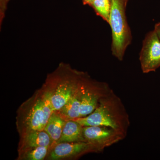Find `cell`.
<instances>
[{
    "label": "cell",
    "mask_w": 160,
    "mask_h": 160,
    "mask_svg": "<svg viewBox=\"0 0 160 160\" xmlns=\"http://www.w3.org/2000/svg\"><path fill=\"white\" fill-rule=\"evenodd\" d=\"M95 0H82L83 3L84 5H89L90 6Z\"/></svg>",
    "instance_id": "cell-17"
},
{
    "label": "cell",
    "mask_w": 160,
    "mask_h": 160,
    "mask_svg": "<svg viewBox=\"0 0 160 160\" xmlns=\"http://www.w3.org/2000/svg\"><path fill=\"white\" fill-rule=\"evenodd\" d=\"M111 90L108 84L93 79L88 73L83 86L79 118L85 117L91 113L97 107L100 100Z\"/></svg>",
    "instance_id": "cell-5"
},
{
    "label": "cell",
    "mask_w": 160,
    "mask_h": 160,
    "mask_svg": "<svg viewBox=\"0 0 160 160\" xmlns=\"http://www.w3.org/2000/svg\"><path fill=\"white\" fill-rule=\"evenodd\" d=\"M139 60L143 73L154 72L160 67V40L155 32H149L143 42Z\"/></svg>",
    "instance_id": "cell-7"
},
{
    "label": "cell",
    "mask_w": 160,
    "mask_h": 160,
    "mask_svg": "<svg viewBox=\"0 0 160 160\" xmlns=\"http://www.w3.org/2000/svg\"><path fill=\"white\" fill-rule=\"evenodd\" d=\"M103 151L98 146L85 142L60 143L52 146L46 160H76L88 153Z\"/></svg>",
    "instance_id": "cell-6"
},
{
    "label": "cell",
    "mask_w": 160,
    "mask_h": 160,
    "mask_svg": "<svg viewBox=\"0 0 160 160\" xmlns=\"http://www.w3.org/2000/svg\"><path fill=\"white\" fill-rule=\"evenodd\" d=\"M51 146H40L18 154L17 160H46Z\"/></svg>",
    "instance_id": "cell-13"
},
{
    "label": "cell",
    "mask_w": 160,
    "mask_h": 160,
    "mask_svg": "<svg viewBox=\"0 0 160 160\" xmlns=\"http://www.w3.org/2000/svg\"><path fill=\"white\" fill-rule=\"evenodd\" d=\"M83 126L75 120H67L63 128L61 138L56 144L86 142L83 137Z\"/></svg>",
    "instance_id": "cell-11"
},
{
    "label": "cell",
    "mask_w": 160,
    "mask_h": 160,
    "mask_svg": "<svg viewBox=\"0 0 160 160\" xmlns=\"http://www.w3.org/2000/svg\"><path fill=\"white\" fill-rule=\"evenodd\" d=\"M54 111L46 92L41 88L36 90L17 111L16 125L19 136L29 132L44 130Z\"/></svg>",
    "instance_id": "cell-3"
},
{
    "label": "cell",
    "mask_w": 160,
    "mask_h": 160,
    "mask_svg": "<svg viewBox=\"0 0 160 160\" xmlns=\"http://www.w3.org/2000/svg\"><path fill=\"white\" fill-rule=\"evenodd\" d=\"M128 0H111L109 24L112 34V52L119 61H122L125 52L131 44L132 35L127 18L126 8Z\"/></svg>",
    "instance_id": "cell-4"
},
{
    "label": "cell",
    "mask_w": 160,
    "mask_h": 160,
    "mask_svg": "<svg viewBox=\"0 0 160 160\" xmlns=\"http://www.w3.org/2000/svg\"><path fill=\"white\" fill-rule=\"evenodd\" d=\"M88 73L85 72L76 90L69 101L59 111H57L65 119L75 120L80 117L79 110L84 82Z\"/></svg>",
    "instance_id": "cell-10"
},
{
    "label": "cell",
    "mask_w": 160,
    "mask_h": 160,
    "mask_svg": "<svg viewBox=\"0 0 160 160\" xmlns=\"http://www.w3.org/2000/svg\"><path fill=\"white\" fill-rule=\"evenodd\" d=\"M96 14L109 23L111 9V0H95L90 6Z\"/></svg>",
    "instance_id": "cell-14"
},
{
    "label": "cell",
    "mask_w": 160,
    "mask_h": 160,
    "mask_svg": "<svg viewBox=\"0 0 160 160\" xmlns=\"http://www.w3.org/2000/svg\"><path fill=\"white\" fill-rule=\"evenodd\" d=\"M18 154L40 146H52L53 142L44 130L29 132L20 136Z\"/></svg>",
    "instance_id": "cell-9"
},
{
    "label": "cell",
    "mask_w": 160,
    "mask_h": 160,
    "mask_svg": "<svg viewBox=\"0 0 160 160\" xmlns=\"http://www.w3.org/2000/svg\"><path fill=\"white\" fill-rule=\"evenodd\" d=\"M85 142L104 149L124 139L126 135L115 129L104 126H83Z\"/></svg>",
    "instance_id": "cell-8"
},
{
    "label": "cell",
    "mask_w": 160,
    "mask_h": 160,
    "mask_svg": "<svg viewBox=\"0 0 160 160\" xmlns=\"http://www.w3.org/2000/svg\"><path fill=\"white\" fill-rule=\"evenodd\" d=\"M74 120L83 126H107L126 135L129 126L126 109L120 98L112 90L100 100L91 113Z\"/></svg>",
    "instance_id": "cell-2"
},
{
    "label": "cell",
    "mask_w": 160,
    "mask_h": 160,
    "mask_svg": "<svg viewBox=\"0 0 160 160\" xmlns=\"http://www.w3.org/2000/svg\"><path fill=\"white\" fill-rule=\"evenodd\" d=\"M85 72L73 69L69 64L61 62L48 74L41 88L49 97L54 111L60 110L69 101Z\"/></svg>",
    "instance_id": "cell-1"
},
{
    "label": "cell",
    "mask_w": 160,
    "mask_h": 160,
    "mask_svg": "<svg viewBox=\"0 0 160 160\" xmlns=\"http://www.w3.org/2000/svg\"><path fill=\"white\" fill-rule=\"evenodd\" d=\"M154 30L160 40V22L157 23L155 25Z\"/></svg>",
    "instance_id": "cell-16"
},
{
    "label": "cell",
    "mask_w": 160,
    "mask_h": 160,
    "mask_svg": "<svg viewBox=\"0 0 160 160\" xmlns=\"http://www.w3.org/2000/svg\"><path fill=\"white\" fill-rule=\"evenodd\" d=\"M66 121L57 111L53 112L49 117L44 130L51 138L53 145L56 144L61 138Z\"/></svg>",
    "instance_id": "cell-12"
},
{
    "label": "cell",
    "mask_w": 160,
    "mask_h": 160,
    "mask_svg": "<svg viewBox=\"0 0 160 160\" xmlns=\"http://www.w3.org/2000/svg\"><path fill=\"white\" fill-rule=\"evenodd\" d=\"M10 0H0V23L1 26L5 17L7 4Z\"/></svg>",
    "instance_id": "cell-15"
}]
</instances>
